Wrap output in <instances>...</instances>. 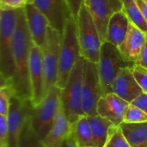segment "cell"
Masks as SVG:
<instances>
[{
    "label": "cell",
    "instance_id": "cell-13",
    "mask_svg": "<svg viewBox=\"0 0 147 147\" xmlns=\"http://www.w3.org/2000/svg\"><path fill=\"white\" fill-rule=\"evenodd\" d=\"M32 4L47 17L50 27L63 33L67 19L72 16L66 0H34Z\"/></svg>",
    "mask_w": 147,
    "mask_h": 147
},
{
    "label": "cell",
    "instance_id": "cell-16",
    "mask_svg": "<svg viewBox=\"0 0 147 147\" xmlns=\"http://www.w3.org/2000/svg\"><path fill=\"white\" fill-rule=\"evenodd\" d=\"M112 92L129 103L144 92L134 78L132 66L124 67L119 71L112 84Z\"/></svg>",
    "mask_w": 147,
    "mask_h": 147
},
{
    "label": "cell",
    "instance_id": "cell-25",
    "mask_svg": "<svg viewBox=\"0 0 147 147\" xmlns=\"http://www.w3.org/2000/svg\"><path fill=\"white\" fill-rule=\"evenodd\" d=\"M103 147H131L118 126H112L109 129L107 141Z\"/></svg>",
    "mask_w": 147,
    "mask_h": 147
},
{
    "label": "cell",
    "instance_id": "cell-20",
    "mask_svg": "<svg viewBox=\"0 0 147 147\" xmlns=\"http://www.w3.org/2000/svg\"><path fill=\"white\" fill-rule=\"evenodd\" d=\"M119 127L131 147H147V122H122Z\"/></svg>",
    "mask_w": 147,
    "mask_h": 147
},
{
    "label": "cell",
    "instance_id": "cell-33",
    "mask_svg": "<svg viewBox=\"0 0 147 147\" xmlns=\"http://www.w3.org/2000/svg\"><path fill=\"white\" fill-rule=\"evenodd\" d=\"M59 147H79L78 145L77 140H76V138H75L74 133L72 131V128L71 129V132L66 136V138L64 140V141L62 142L61 146Z\"/></svg>",
    "mask_w": 147,
    "mask_h": 147
},
{
    "label": "cell",
    "instance_id": "cell-28",
    "mask_svg": "<svg viewBox=\"0 0 147 147\" xmlns=\"http://www.w3.org/2000/svg\"><path fill=\"white\" fill-rule=\"evenodd\" d=\"M133 74L138 84L140 86L142 90L147 93V69L138 65L134 64L132 65Z\"/></svg>",
    "mask_w": 147,
    "mask_h": 147
},
{
    "label": "cell",
    "instance_id": "cell-4",
    "mask_svg": "<svg viewBox=\"0 0 147 147\" xmlns=\"http://www.w3.org/2000/svg\"><path fill=\"white\" fill-rule=\"evenodd\" d=\"M18 9L0 10V71L1 82L12 84L14 77L13 40ZM13 85V84H12Z\"/></svg>",
    "mask_w": 147,
    "mask_h": 147
},
{
    "label": "cell",
    "instance_id": "cell-21",
    "mask_svg": "<svg viewBox=\"0 0 147 147\" xmlns=\"http://www.w3.org/2000/svg\"><path fill=\"white\" fill-rule=\"evenodd\" d=\"M87 119L92 131L95 146L103 147L107 141L109 129L114 124L99 115L87 116Z\"/></svg>",
    "mask_w": 147,
    "mask_h": 147
},
{
    "label": "cell",
    "instance_id": "cell-2",
    "mask_svg": "<svg viewBox=\"0 0 147 147\" xmlns=\"http://www.w3.org/2000/svg\"><path fill=\"white\" fill-rule=\"evenodd\" d=\"M80 57L77 21L76 18L71 16L67 19L65 24L60 43L56 82V86L60 90L64 89L65 86L71 70Z\"/></svg>",
    "mask_w": 147,
    "mask_h": 147
},
{
    "label": "cell",
    "instance_id": "cell-19",
    "mask_svg": "<svg viewBox=\"0 0 147 147\" xmlns=\"http://www.w3.org/2000/svg\"><path fill=\"white\" fill-rule=\"evenodd\" d=\"M129 23L130 22L123 10L115 13L108 24L106 41L118 47L123 42L127 34Z\"/></svg>",
    "mask_w": 147,
    "mask_h": 147
},
{
    "label": "cell",
    "instance_id": "cell-36",
    "mask_svg": "<svg viewBox=\"0 0 147 147\" xmlns=\"http://www.w3.org/2000/svg\"><path fill=\"white\" fill-rule=\"evenodd\" d=\"M26 1V4L27 3H33V2H34V0H25Z\"/></svg>",
    "mask_w": 147,
    "mask_h": 147
},
{
    "label": "cell",
    "instance_id": "cell-11",
    "mask_svg": "<svg viewBox=\"0 0 147 147\" xmlns=\"http://www.w3.org/2000/svg\"><path fill=\"white\" fill-rule=\"evenodd\" d=\"M99 32L102 42L106 41L108 24L111 17L123 9L122 0H84Z\"/></svg>",
    "mask_w": 147,
    "mask_h": 147
},
{
    "label": "cell",
    "instance_id": "cell-34",
    "mask_svg": "<svg viewBox=\"0 0 147 147\" xmlns=\"http://www.w3.org/2000/svg\"><path fill=\"white\" fill-rule=\"evenodd\" d=\"M138 65L145 67L147 69V40L146 42L145 43L141 52H140V57H139V59L137 61Z\"/></svg>",
    "mask_w": 147,
    "mask_h": 147
},
{
    "label": "cell",
    "instance_id": "cell-10",
    "mask_svg": "<svg viewBox=\"0 0 147 147\" xmlns=\"http://www.w3.org/2000/svg\"><path fill=\"white\" fill-rule=\"evenodd\" d=\"M31 100L22 99L16 95L10 100L8 114V125L9 132V147H17L22 132L28 123L32 110Z\"/></svg>",
    "mask_w": 147,
    "mask_h": 147
},
{
    "label": "cell",
    "instance_id": "cell-29",
    "mask_svg": "<svg viewBox=\"0 0 147 147\" xmlns=\"http://www.w3.org/2000/svg\"><path fill=\"white\" fill-rule=\"evenodd\" d=\"M0 147H9L8 117L0 115Z\"/></svg>",
    "mask_w": 147,
    "mask_h": 147
},
{
    "label": "cell",
    "instance_id": "cell-9",
    "mask_svg": "<svg viewBox=\"0 0 147 147\" xmlns=\"http://www.w3.org/2000/svg\"><path fill=\"white\" fill-rule=\"evenodd\" d=\"M102 96L97 64L85 59L83 78V109L85 115H97V104Z\"/></svg>",
    "mask_w": 147,
    "mask_h": 147
},
{
    "label": "cell",
    "instance_id": "cell-23",
    "mask_svg": "<svg viewBox=\"0 0 147 147\" xmlns=\"http://www.w3.org/2000/svg\"><path fill=\"white\" fill-rule=\"evenodd\" d=\"M123 12L129 22L147 34V22L134 0H122Z\"/></svg>",
    "mask_w": 147,
    "mask_h": 147
},
{
    "label": "cell",
    "instance_id": "cell-18",
    "mask_svg": "<svg viewBox=\"0 0 147 147\" xmlns=\"http://www.w3.org/2000/svg\"><path fill=\"white\" fill-rule=\"evenodd\" d=\"M71 125L66 119L63 108L60 104L53 126L48 134L40 141L42 147H59L69 134Z\"/></svg>",
    "mask_w": 147,
    "mask_h": 147
},
{
    "label": "cell",
    "instance_id": "cell-8",
    "mask_svg": "<svg viewBox=\"0 0 147 147\" xmlns=\"http://www.w3.org/2000/svg\"><path fill=\"white\" fill-rule=\"evenodd\" d=\"M61 39L62 33L57 31L56 29L49 26L45 45L41 48L43 54L44 97L50 91V90L56 85Z\"/></svg>",
    "mask_w": 147,
    "mask_h": 147
},
{
    "label": "cell",
    "instance_id": "cell-14",
    "mask_svg": "<svg viewBox=\"0 0 147 147\" xmlns=\"http://www.w3.org/2000/svg\"><path fill=\"white\" fill-rule=\"evenodd\" d=\"M130 103L111 92L103 95L97 104V115L106 118L115 126L123 122L126 110Z\"/></svg>",
    "mask_w": 147,
    "mask_h": 147
},
{
    "label": "cell",
    "instance_id": "cell-5",
    "mask_svg": "<svg viewBox=\"0 0 147 147\" xmlns=\"http://www.w3.org/2000/svg\"><path fill=\"white\" fill-rule=\"evenodd\" d=\"M61 90L53 86L42 101L33 108L29 124L35 136L41 141L52 129L61 104Z\"/></svg>",
    "mask_w": 147,
    "mask_h": 147
},
{
    "label": "cell",
    "instance_id": "cell-17",
    "mask_svg": "<svg viewBox=\"0 0 147 147\" xmlns=\"http://www.w3.org/2000/svg\"><path fill=\"white\" fill-rule=\"evenodd\" d=\"M146 40V34L130 22L127 35L118 47L125 60L130 64H136Z\"/></svg>",
    "mask_w": 147,
    "mask_h": 147
},
{
    "label": "cell",
    "instance_id": "cell-1",
    "mask_svg": "<svg viewBox=\"0 0 147 147\" xmlns=\"http://www.w3.org/2000/svg\"><path fill=\"white\" fill-rule=\"evenodd\" d=\"M34 45L28 28L24 8L18 9L17 22L13 40L14 77L12 84L16 95L22 99L31 100L28 73L29 54Z\"/></svg>",
    "mask_w": 147,
    "mask_h": 147
},
{
    "label": "cell",
    "instance_id": "cell-35",
    "mask_svg": "<svg viewBox=\"0 0 147 147\" xmlns=\"http://www.w3.org/2000/svg\"><path fill=\"white\" fill-rule=\"evenodd\" d=\"M147 22V0H134Z\"/></svg>",
    "mask_w": 147,
    "mask_h": 147
},
{
    "label": "cell",
    "instance_id": "cell-22",
    "mask_svg": "<svg viewBox=\"0 0 147 147\" xmlns=\"http://www.w3.org/2000/svg\"><path fill=\"white\" fill-rule=\"evenodd\" d=\"M71 128L74 133L78 146L84 147L95 146L92 131L90 127L87 115L81 116L73 125H71Z\"/></svg>",
    "mask_w": 147,
    "mask_h": 147
},
{
    "label": "cell",
    "instance_id": "cell-31",
    "mask_svg": "<svg viewBox=\"0 0 147 147\" xmlns=\"http://www.w3.org/2000/svg\"><path fill=\"white\" fill-rule=\"evenodd\" d=\"M131 103L140 108V109H142L145 113L147 114V93L143 92Z\"/></svg>",
    "mask_w": 147,
    "mask_h": 147
},
{
    "label": "cell",
    "instance_id": "cell-12",
    "mask_svg": "<svg viewBox=\"0 0 147 147\" xmlns=\"http://www.w3.org/2000/svg\"><path fill=\"white\" fill-rule=\"evenodd\" d=\"M29 83L31 90V102L33 106L38 105L43 96L44 71H43V54L42 49L34 44L32 46L28 62Z\"/></svg>",
    "mask_w": 147,
    "mask_h": 147
},
{
    "label": "cell",
    "instance_id": "cell-3",
    "mask_svg": "<svg viewBox=\"0 0 147 147\" xmlns=\"http://www.w3.org/2000/svg\"><path fill=\"white\" fill-rule=\"evenodd\" d=\"M85 59L80 57L75 64L64 89L61 90V106L71 125L85 115L83 109V78Z\"/></svg>",
    "mask_w": 147,
    "mask_h": 147
},
{
    "label": "cell",
    "instance_id": "cell-26",
    "mask_svg": "<svg viewBox=\"0 0 147 147\" xmlns=\"http://www.w3.org/2000/svg\"><path fill=\"white\" fill-rule=\"evenodd\" d=\"M123 122L125 123H142L147 122V114L142 109L130 103L126 110Z\"/></svg>",
    "mask_w": 147,
    "mask_h": 147
},
{
    "label": "cell",
    "instance_id": "cell-37",
    "mask_svg": "<svg viewBox=\"0 0 147 147\" xmlns=\"http://www.w3.org/2000/svg\"><path fill=\"white\" fill-rule=\"evenodd\" d=\"M84 147H97V146H84Z\"/></svg>",
    "mask_w": 147,
    "mask_h": 147
},
{
    "label": "cell",
    "instance_id": "cell-24",
    "mask_svg": "<svg viewBox=\"0 0 147 147\" xmlns=\"http://www.w3.org/2000/svg\"><path fill=\"white\" fill-rule=\"evenodd\" d=\"M16 95L15 89L12 84L8 82H1L0 87V115L8 116L10 100Z\"/></svg>",
    "mask_w": 147,
    "mask_h": 147
},
{
    "label": "cell",
    "instance_id": "cell-6",
    "mask_svg": "<svg viewBox=\"0 0 147 147\" xmlns=\"http://www.w3.org/2000/svg\"><path fill=\"white\" fill-rule=\"evenodd\" d=\"M76 21L80 55L84 59L97 64L102 42L96 25L84 3L81 6Z\"/></svg>",
    "mask_w": 147,
    "mask_h": 147
},
{
    "label": "cell",
    "instance_id": "cell-15",
    "mask_svg": "<svg viewBox=\"0 0 147 147\" xmlns=\"http://www.w3.org/2000/svg\"><path fill=\"white\" fill-rule=\"evenodd\" d=\"M25 16L28 28L33 43L42 48L45 45L49 22L47 17L32 3L24 6Z\"/></svg>",
    "mask_w": 147,
    "mask_h": 147
},
{
    "label": "cell",
    "instance_id": "cell-27",
    "mask_svg": "<svg viewBox=\"0 0 147 147\" xmlns=\"http://www.w3.org/2000/svg\"><path fill=\"white\" fill-rule=\"evenodd\" d=\"M40 144V141L32 131L28 120V123L22 132L17 147H39Z\"/></svg>",
    "mask_w": 147,
    "mask_h": 147
},
{
    "label": "cell",
    "instance_id": "cell-7",
    "mask_svg": "<svg viewBox=\"0 0 147 147\" xmlns=\"http://www.w3.org/2000/svg\"><path fill=\"white\" fill-rule=\"evenodd\" d=\"M133 65L125 60L116 46L108 41L102 42L97 68L103 95L112 92V84L119 71Z\"/></svg>",
    "mask_w": 147,
    "mask_h": 147
},
{
    "label": "cell",
    "instance_id": "cell-30",
    "mask_svg": "<svg viewBox=\"0 0 147 147\" xmlns=\"http://www.w3.org/2000/svg\"><path fill=\"white\" fill-rule=\"evenodd\" d=\"M26 5L25 0H0L1 10H13L24 8Z\"/></svg>",
    "mask_w": 147,
    "mask_h": 147
},
{
    "label": "cell",
    "instance_id": "cell-38",
    "mask_svg": "<svg viewBox=\"0 0 147 147\" xmlns=\"http://www.w3.org/2000/svg\"><path fill=\"white\" fill-rule=\"evenodd\" d=\"M39 147H42V146H41V144H40V146H39Z\"/></svg>",
    "mask_w": 147,
    "mask_h": 147
},
{
    "label": "cell",
    "instance_id": "cell-32",
    "mask_svg": "<svg viewBox=\"0 0 147 147\" xmlns=\"http://www.w3.org/2000/svg\"><path fill=\"white\" fill-rule=\"evenodd\" d=\"M66 1H67L71 15L76 18L79 12L81 6L84 3V0H66Z\"/></svg>",
    "mask_w": 147,
    "mask_h": 147
}]
</instances>
